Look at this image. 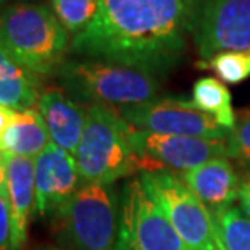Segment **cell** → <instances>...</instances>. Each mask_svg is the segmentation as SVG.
Returning <instances> with one entry per match:
<instances>
[{
    "label": "cell",
    "mask_w": 250,
    "mask_h": 250,
    "mask_svg": "<svg viewBox=\"0 0 250 250\" xmlns=\"http://www.w3.org/2000/svg\"><path fill=\"white\" fill-rule=\"evenodd\" d=\"M199 0H99V12L71 39L73 55L137 68L153 76L183 60Z\"/></svg>",
    "instance_id": "6da1fadb"
},
{
    "label": "cell",
    "mask_w": 250,
    "mask_h": 250,
    "mask_svg": "<svg viewBox=\"0 0 250 250\" xmlns=\"http://www.w3.org/2000/svg\"><path fill=\"white\" fill-rule=\"evenodd\" d=\"M62 89L78 104H100L116 111L160 99L157 76L120 63L66 60L57 73Z\"/></svg>",
    "instance_id": "7a4b0ae2"
},
{
    "label": "cell",
    "mask_w": 250,
    "mask_h": 250,
    "mask_svg": "<svg viewBox=\"0 0 250 250\" xmlns=\"http://www.w3.org/2000/svg\"><path fill=\"white\" fill-rule=\"evenodd\" d=\"M0 42L37 76L58 73L71 45L68 31L41 2L10 3L0 13Z\"/></svg>",
    "instance_id": "3957f363"
},
{
    "label": "cell",
    "mask_w": 250,
    "mask_h": 250,
    "mask_svg": "<svg viewBox=\"0 0 250 250\" xmlns=\"http://www.w3.org/2000/svg\"><path fill=\"white\" fill-rule=\"evenodd\" d=\"M84 183L113 184L142 173V162L129 141V123L105 105H87V123L74 153Z\"/></svg>",
    "instance_id": "277c9868"
},
{
    "label": "cell",
    "mask_w": 250,
    "mask_h": 250,
    "mask_svg": "<svg viewBox=\"0 0 250 250\" xmlns=\"http://www.w3.org/2000/svg\"><path fill=\"white\" fill-rule=\"evenodd\" d=\"M55 218L63 241L73 250H115L120 195L113 184L84 183Z\"/></svg>",
    "instance_id": "5b68a950"
},
{
    "label": "cell",
    "mask_w": 250,
    "mask_h": 250,
    "mask_svg": "<svg viewBox=\"0 0 250 250\" xmlns=\"http://www.w3.org/2000/svg\"><path fill=\"white\" fill-rule=\"evenodd\" d=\"M174 231L189 250H221L213 215L188 189L178 174L169 169L139 174Z\"/></svg>",
    "instance_id": "8992f818"
},
{
    "label": "cell",
    "mask_w": 250,
    "mask_h": 250,
    "mask_svg": "<svg viewBox=\"0 0 250 250\" xmlns=\"http://www.w3.org/2000/svg\"><path fill=\"white\" fill-rule=\"evenodd\" d=\"M115 250H189L141 176L120 192V226Z\"/></svg>",
    "instance_id": "52a82bcc"
},
{
    "label": "cell",
    "mask_w": 250,
    "mask_h": 250,
    "mask_svg": "<svg viewBox=\"0 0 250 250\" xmlns=\"http://www.w3.org/2000/svg\"><path fill=\"white\" fill-rule=\"evenodd\" d=\"M192 39L204 60L220 52H250V0H199Z\"/></svg>",
    "instance_id": "ba28073f"
},
{
    "label": "cell",
    "mask_w": 250,
    "mask_h": 250,
    "mask_svg": "<svg viewBox=\"0 0 250 250\" xmlns=\"http://www.w3.org/2000/svg\"><path fill=\"white\" fill-rule=\"evenodd\" d=\"M118 113L136 129L155 134L225 141L231 132L200 111L192 100L186 99L160 97L139 107L125 108Z\"/></svg>",
    "instance_id": "9c48e42d"
},
{
    "label": "cell",
    "mask_w": 250,
    "mask_h": 250,
    "mask_svg": "<svg viewBox=\"0 0 250 250\" xmlns=\"http://www.w3.org/2000/svg\"><path fill=\"white\" fill-rule=\"evenodd\" d=\"M129 141L142 162V173L158 169H178L186 173L213 158H228L226 139L165 136L136 129L129 125Z\"/></svg>",
    "instance_id": "30bf717a"
},
{
    "label": "cell",
    "mask_w": 250,
    "mask_h": 250,
    "mask_svg": "<svg viewBox=\"0 0 250 250\" xmlns=\"http://www.w3.org/2000/svg\"><path fill=\"white\" fill-rule=\"evenodd\" d=\"M83 184L74 155L50 142L34 158V213L37 216H55Z\"/></svg>",
    "instance_id": "8fae6325"
},
{
    "label": "cell",
    "mask_w": 250,
    "mask_h": 250,
    "mask_svg": "<svg viewBox=\"0 0 250 250\" xmlns=\"http://www.w3.org/2000/svg\"><path fill=\"white\" fill-rule=\"evenodd\" d=\"M36 108L47 126L50 142L74 155L86 129L87 108L71 99L62 87L42 90Z\"/></svg>",
    "instance_id": "7c38bea8"
},
{
    "label": "cell",
    "mask_w": 250,
    "mask_h": 250,
    "mask_svg": "<svg viewBox=\"0 0 250 250\" xmlns=\"http://www.w3.org/2000/svg\"><path fill=\"white\" fill-rule=\"evenodd\" d=\"M179 178L211 215L231 208L239 199L242 181L226 157L213 158L199 168L181 173Z\"/></svg>",
    "instance_id": "4fadbf2b"
},
{
    "label": "cell",
    "mask_w": 250,
    "mask_h": 250,
    "mask_svg": "<svg viewBox=\"0 0 250 250\" xmlns=\"http://www.w3.org/2000/svg\"><path fill=\"white\" fill-rule=\"evenodd\" d=\"M7 200L12 215L13 249L21 250L28 239V225L36 207L33 158L7 157Z\"/></svg>",
    "instance_id": "5bb4252c"
},
{
    "label": "cell",
    "mask_w": 250,
    "mask_h": 250,
    "mask_svg": "<svg viewBox=\"0 0 250 250\" xmlns=\"http://www.w3.org/2000/svg\"><path fill=\"white\" fill-rule=\"evenodd\" d=\"M41 92L39 76L21 65L0 42V105L15 111L36 108Z\"/></svg>",
    "instance_id": "9a60e30c"
},
{
    "label": "cell",
    "mask_w": 250,
    "mask_h": 250,
    "mask_svg": "<svg viewBox=\"0 0 250 250\" xmlns=\"http://www.w3.org/2000/svg\"><path fill=\"white\" fill-rule=\"evenodd\" d=\"M50 144L47 126L37 108L15 111L13 120L0 139L5 157L34 158Z\"/></svg>",
    "instance_id": "2e32d148"
},
{
    "label": "cell",
    "mask_w": 250,
    "mask_h": 250,
    "mask_svg": "<svg viewBox=\"0 0 250 250\" xmlns=\"http://www.w3.org/2000/svg\"><path fill=\"white\" fill-rule=\"evenodd\" d=\"M192 102L200 111L228 131L236 126L237 116L234 113L231 92L226 84L216 78L205 76L197 79L192 87Z\"/></svg>",
    "instance_id": "e0dca14e"
},
{
    "label": "cell",
    "mask_w": 250,
    "mask_h": 250,
    "mask_svg": "<svg viewBox=\"0 0 250 250\" xmlns=\"http://www.w3.org/2000/svg\"><path fill=\"white\" fill-rule=\"evenodd\" d=\"M221 250H250V220L241 208L231 207L213 215Z\"/></svg>",
    "instance_id": "ac0fdd59"
},
{
    "label": "cell",
    "mask_w": 250,
    "mask_h": 250,
    "mask_svg": "<svg viewBox=\"0 0 250 250\" xmlns=\"http://www.w3.org/2000/svg\"><path fill=\"white\" fill-rule=\"evenodd\" d=\"M49 7L68 34L74 37L94 21L99 12V0H49Z\"/></svg>",
    "instance_id": "d6986e66"
},
{
    "label": "cell",
    "mask_w": 250,
    "mask_h": 250,
    "mask_svg": "<svg viewBox=\"0 0 250 250\" xmlns=\"http://www.w3.org/2000/svg\"><path fill=\"white\" fill-rule=\"evenodd\" d=\"M199 70H211L223 83L239 84L250 78V52H220L197 62Z\"/></svg>",
    "instance_id": "ffe728a7"
},
{
    "label": "cell",
    "mask_w": 250,
    "mask_h": 250,
    "mask_svg": "<svg viewBox=\"0 0 250 250\" xmlns=\"http://www.w3.org/2000/svg\"><path fill=\"white\" fill-rule=\"evenodd\" d=\"M228 158L250 163V111H244L226 139Z\"/></svg>",
    "instance_id": "44dd1931"
},
{
    "label": "cell",
    "mask_w": 250,
    "mask_h": 250,
    "mask_svg": "<svg viewBox=\"0 0 250 250\" xmlns=\"http://www.w3.org/2000/svg\"><path fill=\"white\" fill-rule=\"evenodd\" d=\"M0 250H15L12 215H10L7 195L3 194H0Z\"/></svg>",
    "instance_id": "7402d4cb"
},
{
    "label": "cell",
    "mask_w": 250,
    "mask_h": 250,
    "mask_svg": "<svg viewBox=\"0 0 250 250\" xmlns=\"http://www.w3.org/2000/svg\"><path fill=\"white\" fill-rule=\"evenodd\" d=\"M239 204H241L242 213L250 220V171L247 176L242 179L241 192H239Z\"/></svg>",
    "instance_id": "603a6c76"
},
{
    "label": "cell",
    "mask_w": 250,
    "mask_h": 250,
    "mask_svg": "<svg viewBox=\"0 0 250 250\" xmlns=\"http://www.w3.org/2000/svg\"><path fill=\"white\" fill-rule=\"evenodd\" d=\"M13 115H15V110L0 105V139H2L3 132L7 131V127L10 126V123H12Z\"/></svg>",
    "instance_id": "cb8c5ba5"
},
{
    "label": "cell",
    "mask_w": 250,
    "mask_h": 250,
    "mask_svg": "<svg viewBox=\"0 0 250 250\" xmlns=\"http://www.w3.org/2000/svg\"><path fill=\"white\" fill-rule=\"evenodd\" d=\"M0 194L7 195V157L0 150Z\"/></svg>",
    "instance_id": "d4e9b609"
},
{
    "label": "cell",
    "mask_w": 250,
    "mask_h": 250,
    "mask_svg": "<svg viewBox=\"0 0 250 250\" xmlns=\"http://www.w3.org/2000/svg\"><path fill=\"white\" fill-rule=\"evenodd\" d=\"M8 2H10V0H0V13H2V12H3V10H5V8H7V7H8V5H10Z\"/></svg>",
    "instance_id": "484cf974"
},
{
    "label": "cell",
    "mask_w": 250,
    "mask_h": 250,
    "mask_svg": "<svg viewBox=\"0 0 250 250\" xmlns=\"http://www.w3.org/2000/svg\"><path fill=\"white\" fill-rule=\"evenodd\" d=\"M13 2H24V3H39L41 0H13Z\"/></svg>",
    "instance_id": "4316f807"
},
{
    "label": "cell",
    "mask_w": 250,
    "mask_h": 250,
    "mask_svg": "<svg viewBox=\"0 0 250 250\" xmlns=\"http://www.w3.org/2000/svg\"><path fill=\"white\" fill-rule=\"evenodd\" d=\"M37 250H63V249H57V247H41Z\"/></svg>",
    "instance_id": "83f0119b"
}]
</instances>
